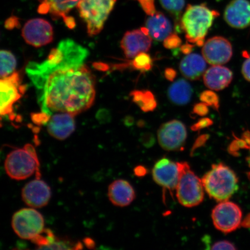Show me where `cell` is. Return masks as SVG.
<instances>
[{
    "label": "cell",
    "mask_w": 250,
    "mask_h": 250,
    "mask_svg": "<svg viewBox=\"0 0 250 250\" xmlns=\"http://www.w3.org/2000/svg\"><path fill=\"white\" fill-rule=\"evenodd\" d=\"M209 106L205 103H199L196 104L193 108V113L199 116L204 117L207 115L209 112Z\"/></svg>",
    "instance_id": "obj_35"
},
{
    "label": "cell",
    "mask_w": 250,
    "mask_h": 250,
    "mask_svg": "<svg viewBox=\"0 0 250 250\" xmlns=\"http://www.w3.org/2000/svg\"><path fill=\"white\" fill-rule=\"evenodd\" d=\"M17 23H18L17 19H15L14 17L11 18L6 21L5 26L7 27L8 29H9V27H11V25H12V27H14V26L15 27V25Z\"/></svg>",
    "instance_id": "obj_45"
},
{
    "label": "cell",
    "mask_w": 250,
    "mask_h": 250,
    "mask_svg": "<svg viewBox=\"0 0 250 250\" xmlns=\"http://www.w3.org/2000/svg\"><path fill=\"white\" fill-rule=\"evenodd\" d=\"M193 89L188 82L184 79L178 80L168 87L167 96L170 102L177 105H184L192 98Z\"/></svg>",
    "instance_id": "obj_23"
},
{
    "label": "cell",
    "mask_w": 250,
    "mask_h": 250,
    "mask_svg": "<svg viewBox=\"0 0 250 250\" xmlns=\"http://www.w3.org/2000/svg\"><path fill=\"white\" fill-rule=\"evenodd\" d=\"M12 227L21 238L31 240L44 230V220L35 209L23 208L14 214Z\"/></svg>",
    "instance_id": "obj_7"
},
{
    "label": "cell",
    "mask_w": 250,
    "mask_h": 250,
    "mask_svg": "<svg viewBox=\"0 0 250 250\" xmlns=\"http://www.w3.org/2000/svg\"><path fill=\"white\" fill-rule=\"evenodd\" d=\"M56 237L52 231L49 229H44L38 235L31 239V242L38 246L37 249L43 250L55 241Z\"/></svg>",
    "instance_id": "obj_29"
},
{
    "label": "cell",
    "mask_w": 250,
    "mask_h": 250,
    "mask_svg": "<svg viewBox=\"0 0 250 250\" xmlns=\"http://www.w3.org/2000/svg\"><path fill=\"white\" fill-rule=\"evenodd\" d=\"M22 37L28 44L38 48L52 42L54 30L49 21L42 19H33L24 24Z\"/></svg>",
    "instance_id": "obj_11"
},
{
    "label": "cell",
    "mask_w": 250,
    "mask_h": 250,
    "mask_svg": "<svg viewBox=\"0 0 250 250\" xmlns=\"http://www.w3.org/2000/svg\"><path fill=\"white\" fill-rule=\"evenodd\" d=\"M233 80V73L229 68L220 65H215L205 71L203 76L205 85L211 90H221L230 85Z\"/></svg>",
    "instance_id": "obj_19"
},
{
    "label": "cell",
    "mask_w": 250,
    "mask_h": 250,
    "mask_svg": "<svg viewBox=\"0 0 250 250\" xmlns=\"http://www.w3.org/2000/svg\"><path fill=\"white\" fill-rule=\"evenodd\" d=\"M144 11L148 15L154 14L156 11L155 0H137Z\"/></svg>",
    "instance_id": "obj_33"
},
{
    "label": "cell",
    "mask_w": 250,
    "mask_h": 250,
    "mask_svg": "<svg viewBox=\"0 0 250 250\" xmlns=\"http://www.w3.org/2000/svg\"><path fill=\"white\" fill-rule=\"evenodd\" d=\"M242 73L245 80L250 82V56L247 58L243 62Z\"/></svg>",
    "instance_id": "obj_39"
},
{
    "label": "cell",
    "mask_w": 250,
    "mask_h": 250,
    "mask_svg": "<svg viewBox=\"0 0 250 250\" xmlns=\"http://www.w3.org/2000/svg\"><path fill=\"white\" fill-rule=\"evenodd\" d=\"M182 41L176 34L171 33L164 41V45L167 49H175L181 45Z\"/></svg>",
    "instance_id": "obj_32"
},
{
    "label": "cell",
    "mask_w": 250,
    "mask_h": 250,
    "mask_svg": "<svg viewBox=\"0 0 250 250\" xmlns=\"http://www.w3.org/2000/svg\"><path fill=\"white\" fill-rule=\"evenodd\" d=\"M117 0H81L77 9L86 24L89 36L101 32Z\"/></svg>",
    "instance_id": "obj_5"
},
{
    "label": "cell",
    "mask_w": 250,
    "mask_h": 250,
    "mask_svg": "<svg viewBox=\"0 0 250 250\" xmlns=\"http://www.w3.org/2000/svg\"><path fill=\"white\" fill-rule=\"evenodd\" d=\"M21 78L18 72L7 77L1 78V102L0 112L1 116H13L14 105L24 93L25 87L21 85Z\"/></svg>",
    "instance_id": "obj_9"
},
{
    "label": "cell",
    "mask_w": 250,
    "mask_h": 250,
    "mask_svg": "<svg viewBox=\"0 0 250 250\" xmlns=\"http://www.w3.org/2000/svg\"><path fill=\"white\" fill-rule=\"evenodd\" d=\"M83 243L87 248L89 249L95 248L96 246L95 242H94L92 239L89 238V237H86V238L83 240Z\"/></svg>",
    "instance_id": "obj_44"
},
{
    "label": "cell",
    "mask_w": 250,
    "mask_h": 250,
    "mask_svg": "<svg viewBox=\"0 0 250 250\" xmlns=\"http://www.w3.org/2000/svg\"><path fill=\"white\" fill-rule=\"evenodd\" d=\"M208 138V134H205V135H202L200 136L198 139L196 141L194 146H193V149L194 150L200 146H201L206 143V141Z\"/></svg>",
    "instance_id": "obj_41"
},
{
    "label": "cell",
    "mask_w": 250,
    "mask_h": 250,
    "mask_svg": "<svg viewBox=\"0 0 250 250\" xmlns=\"http://www.w3.org/2000/svg\"><path fill=\"white\" fill-rule=\"evenodd\" d=\"M108 196L109 201L114 205L125 207L134 201L136 193L129 182L126 180H118L109 186Z\"/></svg>",
    "instance_id": "obj_18"
},
{
    "label": "cell",
    "mask_w": 250,
    "mask_h": 250,
    "mask_svg": "<svg viewBox=\"0 0 250 250\" xmlns=\"http://www.w3.org/2000/svg\"><path fill=\"white\" fill-rule=\"evenodd\" d=\"M40 163L37 155L31 154L24 148L12 151L5 159L6 173L11 179L23 180L37 171L39 173Z\"/></svg>",
    "instance_id": "obj_6"
},
{
    "label": "cell",
    "mask_w": 250,
    "mask_h": 250,
    "mask_svg": "<svg viewBox=\"0 0 250 250\" xmlns=\"http://www.w3.org/2000/svg\"><path fill=\"white\" fill-rule=\"evenodd\" d=\"M202 181L208 194L219 202L228 201L238 189L236 174L222 163L212 165Z\"/></svg>",
    "instance_id": "obj_3"
},
{
    "label": "cell",
    "mask_w": 250,
    "mask_h": 250,
    "mask_svg": "<svg viewBox=\"0 0 250 250\" xmlns=\"http://www.w3.org/2000/svg\"><path fill=\"white\" fill-rule=\"evenodd\" d=\"M212 250H236V248L232 243L224 240L215 243L212 245Z\"/></svg>",
    "instance_id": "obj_37"
},
{
    "label": "cell",
    "mask_w": 250,
    "mask_h": 250,
    "mask_svg": "<svg viewBox=\"0 0 250 250\" xmlns=\"http://www.w3.org/2000/svg\"><path fill=\"white\" fill-rule=\"evenodd\" d=\"M141 139H142L143 145L146 148L152 147V146L154 145L155 140L154 137L153 136L152 134H144V135Z\"/></svg>",
    "instance_id": "obj_38"
},
{
    "label": "cell",
    "mask_w": 250,
    "mask_h": 250,
    "mask_svg": "<svg viewBox=\"0 0 250 250\" xmlns=\"http://www.w3.org/2000/svg\"><path fill=\"white\" fill-rule=\"evenodd\" d=\"M134 174L137 177H143L146 176V174L147 173V170L145 167L143 166H138L134 170Z\"/></svg>",
    "instance_id": "obj_42"
},
{
    "label": "cell",
    "mask_w": 250,
    "mask_h": 250,
    "mask_svg": "<svg viewBox=\"0 0 250 250\" xmlns=\"http://www.w3.org/2000/svg\"><path fill=\"white\" fill-rule=\"evenodd\" d=\"M152 176L155 182L164 188L176 189L180 176L179 162L175 163L167 158L160 159L153 168Z\"/></svg>",
    "instance_id": "obj_14"
},
{
    "label": "cell",
    "mask_w": 250,
    "mask_h": 250,
    "mask_svg": "<svg viewBox=\"0 0 250 250\" xmlns=\"http://www.w3.org/2000/svg\"><path fill=\"white\" fill-rule=\"evenodd\" d=\"M51 117V115L42 112L40 113L33 114L31 118H32L34 123L38 125H42L47 124Z\"/></svg>",
    "instance_id": "obj_34"
},
{
    "label": "cell",
    "mask_w": 250,
    "mask_h": 250,
    "mask_svg": "<svg viewBox=\"0 0 250 250\" xmlns=\"http://www.w3.org/2000/svg\"><path fill=\"white\" fill-rule=\"evenodd\" d=\"M165 76L167 80L173 81L177 76L176 71L173 68H167L165 70Z\"/></svg>",
    "instance_id": "obj_40"
},
{
    "label": "cell",
    "mask_w": 250,
    "mask_h": 250,
    "mask_svg": "<svg viewBox=\"0 0 250 250\" xmlns=\"http://www.w3.org/2000/svg\"><path fill=\"white\" fill-rule=\"evenodd\" d=\"M152 62V59L149 55L146 52H142L131 62V66L137 70L146 71L151 69Z\"/></svg>",
    "instance_id": "obj_28"
},
{
    "label": "cell",
    "mask_w": 250,
    "mask_h": 250,
    "mask_svg": "<svg viewBox=\"0 0 250 250\" xmlns=\"http://www.w3.org/2000/svg\"><path fill=\"white\" fill-rule=\"evenodd\" d=\"M202 55L208 63L213 65H223L227 63L232 58V46L227 39L215 36L204 43Z\"/></svg>",
    "instance_id": "obj_12"
},
{
    "label": "cell",
    "mask_w": 250,
    "mask_h": 250,
    "mask_svg": "<svg viewBox=\"0 0 250 250\" xmlns=\"http://www.w3.org/2000/svg\"><path fill=\"white\" fill-rule=\"evenodd\" d=\"M47 125L48 132L54 138L64 140L74 132V116L67 112H56L50 118Z\"/></svg>",
    "instance_id": "obj_17"
},
{
    "label": "cell",
    "mask_w": 250,
    "mask_h": 250,
    "mask_svg": "<svg viewBox=\"0 0 250 250\" xmlns=\"http://www.w3.org/2000/svg\"><path fill=\"white\" fill-rule=\"evenodd\" d=\"M151 38L158 42L164 41L172 33L173 27L170 21L160 12L148 15L146 21V27Z\"/></svg>",
    "instance_id": "obj_20"
},
{
    "label": "cell",
    "mask_w": 250,
    "mask_h": 250,
    "mask_svg": "<svg viewBox=\"0 0 250 250\" xmlns=\"http://www.w3.org/2000/svg\"><path fill=\"white\" fill-rule=\"evenodd\" d=\"M159 2L162 7L173 17L176 24H179L185 7L186 0H159Z\"/></svg>",
    "instance_id": "obj_25"
},
{
    "label": "cell",
    "mask_w": 250,
    "mask_h": 250,
    "mask_svg": "<svg viewBox=\"0 0 250 250\" xmlns=\"http://www.w3.org/2000/svg\"><path fill=\"white\" fill-rule=\"evenodd\" d=\"M193 45H190L189 43H187L186 45H183L181 46V51L185 55H189L190 52L192 51L193 48Z\"/></svg>",
    "instance_id": "obj_43"
},
{
    "label": "cell",
    "mask_w": 250,
    "mask_h": 250,
    "mask_svg": "<svg viewBox=\"0 0 250 250\" xmlns=\"http://www.w3.org/2000/svg\"><path fill=\"white\" fill-rule=\"evenodd\" d=\"M40 5L38 12L40 14H49L53 18L63 19L64 21L68 18V14L77 7L81 0H39Z\"/></svg>",
    "instance_id": "obj_21"
},
{
    "label": "cell",
    "mask_w": 250,
    "mask_h": 250,
    "mask_svg": "<svg viewBox=\"0 0 250 250\" xmlns=\"http://www.w3.org/2000/svg\"><path fill=\"white\" fill-rule=\"evenodd\" d=\"M152 38L146 27L128 31L121 42V46L127 59H133L140 53L146 52L151 48Z\"/></svg>",
    "instance_id": "obj_13"
},
{
    "label": "cell",
    "mask_w": 250,
    "mask_h": 250,
    "mask_svg": "<svg viewBox=\"0 0 250 250\" xmlns=\"http://www.w3.org/2000/svg\"><path fill=\"white\" fill-rule=\"evenodd\" d=\"M179 164L180 176L176 189L178 201L185 207H195L204 199L202 181L190 169L187 162H179Z\"/></svg>",
    "instance_id": "obj_4"
},
{
    "label": "cell",
    "mask_w": 250,
    "mask_h": 250,
    "mask_svg": "<svg viewBox=\"0 0 250 250\" xmlns=\"http://www.w3.org/2000/svg\"><path fill=\"white\" fill-rule=\"evenodd\" d=\"M200 100L205 104L214 108L215 110H219L220 101L216 93L211 90H205L200 95Z\"/></svg>",
    "instance_id": "obj_30"
},
{
    "label": "cell",
    "mask_w": 250,
    "mask_h": 250,
    "mask_svg": "<svg viewBox=\"0 0 250 250\" xmlns=\"http://www.w3.org/2000/svg\"><path fill=\"white\" fill-rule=\"evenodd\" d=\"M21 197L26 205L33 208L44 207L51 199V188L40 178L30 181L21 191Z\"/></svg>",
    "instance_id": "obj_15"
},
{
    "label": "cell",
    "mask_w": 250,
    "mask_h": 250,
    "mask_svg": "<svg viewBox=\"0 0 250 250\" xmlns=\"http://www.w3.org/2000/svg\"><path fill=\"white\" fill-rule=\"evenodd\" d=\"M203 56L191 54L187 55L181 61L180 70L187 79L195 81L200 79L205 73L206 62Z\"/></svg>",
    "instance_id": "obj_22"
},
{
    "label": "cell",
    "mask_w": 250,
    "mask_h": 250,
    "mask_svg": "<svg viewBox=\"0 0 250 250\" xmlns=\"http://www.w3.org/2000/svg\"><path fill=\"white\" fill-rule=\"evenodd\" d=\"M219 15L205 4L188 5L180 21L188 42L203 46L206 34Z\"/></svg>",
    "instance_id": "obj_2"
},
{
    "label": "cell",
    "mask_w": 250,
    "mask_h": 250,
    "mask_svg": "<svg viewBox=\"0 0 250 250\" xmlns=\"http://www.w3.org/2000/svg\"><path fill=\"white\" fill-rule=\"evenodd\" d=\"M213 124V122L211 119L208 118H204L201 119L198 123L193 125L191 127V129L193 131H198L204 128L210 126Z\"/></svg>",
    "instance_id": "obj_36"
},
{
    "label": "cell",
    "mask_w": 250,
    "mask_h": 250,
    "mask_svg": "<svg viewBox=\"0 0 250 250\" xmlns=\"http://www.w3.org/2000/svg\"><path fill=\"white\" fill-rule=\"evenodd\" d=\"M237 148H246L249 149L250 152V133L249 131H247V132L243 134L242 139H236V140L234 141L230 146V149H233L231 152H233ZM249 164L250 167V156ZM248 176L250 180V172L248 173Z\"/></svg>",
    "instance_id": "obj_31"
},
{
    "label": "cell",
    "mask_w": 250,
    "mask_h": 250,
    "mask_svg": "<svg viewBox=\"0 0 250 250\" xmlns=\"http://www.w3.org/2000/svg\"><path fill=\"white\" fill-rule=\"evenodd\" d=\"M88 51L73 40L62 41L45 61L30 62L26 73L38 93L42 112L51 115L67 112L74 116L91 107L95 78L84 64Z\"/></svg>",
    "instance_id": "obj_1"
},
{
    "label": "cell",
    "mask_w": 250,
    "mask_h": 250,
    "mask_svg": "<svg viewBox=\"0 0 250 250\" xmlns=\"http://www.w3.org/2000/svg\"><path fill=\"white\" fill-rule=\"evenodd\" d=\"M187 131L182 122L173 120L162 125L158 131L159 145L167 151L180 149L185 143Z\"/></svg>",
    "instance_id": "obj_10"
},
{
    "label": "cell",
    "mask_w": 250,
    "mask_h": 250,
    "mask_svg": "<svg viewBox=\"0 0 250 250\" xmlns=\"http://www.w3.org/2000/svg\"><path fill=\"white\" fill-rule=\"evenodd\" d=\"M214 226L225 233L233 232L242 223V212L235 203L229 201L221 202L212 211Z\"/></svg>",
    "instance_id": "obj_8"
},
{
    "label": "cell",
    "mask_w": 250,
    "mask_h": 250,
    "mask_svg": "<svg viewBox=\"0 0 250 250\" xmlns=\"http://www.w3.org/2000/svg\"><path fill=\"white\" fill-rule=\"evenodd\" d=\"M17 59L11 52L2 50L1 51V78L7 77L14 73L17 67Z\"/></svg>",
    "instance_id": "obj_26"
},
{
    "label": "cell",
    "mask_w": 250,
    "mask_h": 250,
    "mask_svg": "<svg viewBox=\"0 0 250 250\" xmlns=\"http://www.w3.org/2000/svg\"><path fill=\"white\" fill-rule=\"evenodd\" d=\"M130 95L132 97L133 102L144 112L153 111L157 107V102L154 94L149 90H133Z\"/></svg>",
    "instance_id": "obj_24"
},
{
    "label": "cell",
    "mask_w": 250,
    "mask_h": 250,
    "mask_svg": "<svg viewBox=\"0 0 250 250\" xmlns=\"http://www.w3.org/2000/svg\"><path fill=\"white\" fill-rule=\"evenodd\" d=\"M83 249V244L80 242H75L70 239L59 238L56 237L55 241L51 245L46 246L43 250H80Z\"/></svg>",
    "instance_id": "obj_27"
},
{
    "label": "cell",
    "mask_w": 250,
    "mask_h": 250,
    "mask_svg": "<svg viewBox=\"0 0 250 250\" xmlns=\"http://www.w3.org/2000/svg\"><path fill=\"white\" fill-rule=\"evenodd\" d=\"M224 20L234 29H243L250 26V2L248 0H232L225 9Z\"/></svg>",
    "instance_id": "obj_16"
}]
</instances>
